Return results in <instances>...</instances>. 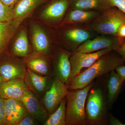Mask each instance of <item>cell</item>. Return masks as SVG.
Instances as JSON below:
<instances>
[{"label":"cell","instance_id":"obj_27","mask_svg":"<svg viewBox=\"0 0 125 125\" xmlns=\"http://www.w3.org/2000/svg\"><path fill=\"white\" fill-rule=\"evenodd\" d=\"M112 7H115L125 13V0H109Z\"/></svg>","mask_w":125,"mask_h":125},{"label":"cell","instance_id":"obj_29","mask_svg":"<svg viewBox=\"0 0 125 125\" xmlns=\"http://www.w3.org/2000/svg\"><path fill=\"white\" fill-rule=\"evenodd\" d=\"M116 36L122 41L125 38V24H122L118 28L116 33Z\"/></svg>","mask_w":125,"mask_h":125},{"label":"cell","instance_id":"obj_13","mask_svg":"<svg viewBox=\"0 0 125 125\" xmlns=\"http://www.w3.org/2000/svg\"><path fill=\"white\" fill-rule=\"evenodd\" d=\"M30 34L33 51L52 55L54 48L46 32L42 26L37 23H32L30 26Z\"/></svg>","mask_w":125,"mask_h":125},{"label":"cell","instance_id":"obj_11","mask_svg":"<svg viewBox=\"0 0 125 125\" xmlns=\"http://www.w3.org/2000/svg\"><path fill=\"white\" fill-rule=\"evenodd\" d=\"M70 26L64 31L62 36L67 47L66 50L73 52L87 40L93 38L94 32L86 26Z\"/></svg>","mask_w":125,"mask_h":125},{"label":"cell","instance_id":"obj_22","mask_svg":"<svg viewBox=\"0 0 125 125\" xmlns=\"http://www.w3.org/2000/svg\"><path fill=\"white\" fill-rule=\"evenodd\" d=\"M125 83L115 70L110 72L107 83V98L108 109L111 108Z\"/></svg>","mask_w":125,"mask_h":125},{"label":"cell","instance_id":"obj_7","mask_svg":"<svg viewBox=\"0 0 125 125\" xmlns=\"http://www.w3.org/2000/svg\"><path fill=\"white\" fill-rule=\"evenodd\" d=\"M72 53L62 48L58 47L53 48L52 54V76L66 85L70 75V58Z\"/></svg>","mask_w":125,"mask_h":125},{"label":"cell","instance_id":"obj_21","mask_svg":"<svg viewBox=\"0 0 125 125\" xmlns=\"http://www.w3.org/2000/svg\"><path fill=\"white\" fill-rule=\"evenodd\" d=\"M49 0H19L13 9L14 19L22 23L34 11Z\"/></svg>","mask_w":125,"mask_h":125},{"label":"cell","instance_id":"obj_24","mask_svg":"<svg viewBox=\"0 0 125 125\" xmlns=\"http://www.w3.org/2000/svg\"><path fill=\"white\" fill-rule=\"evenodd\" d=\"M66 97L62 99L57 109L51 115L43 125H66Z\"/></svg>","mask_w":125,"mask_h":125},{"label":"cell","instance_id":"obj_4","mask_svg":"<svg viewBox=\"0 0 125 125\" xmlns=\"http://www.w3.org/2000/svg\"><path fill=\"white\" fill-rule=\"evenodd\" d=\"M123 24H125V13L116 7H112L102 11L86 27L102 35L116 36L118 28Z\"/></svg>","mask_w":125,"mask_h":125},{"label":"cell","instance_id":"obj_25","mask_svg":"<svg viewBox=\"0 0 125 125\" xmlns=\"http://www.w3.org/2000/svg\"><path fill=\"white\" fill-rule=\"evenodd\" d=\"M13 19V9L7 7L0 0V22H8Z\"/></svg>","mask_w":125,"mask_h":125},{"label":"cell","instance_id":"obj_15","mask_svg":"<svg viewBox=\"0 0 125 125\" xmlns=\"http://www.w3.org/2000/svg\"><path fill=\"white\" fill-rule=\"evenodd\" d=\"M13 37V40H10L8 48L9 54L24 58L32 52L27 30L24 28H19Z\"/></svg>","mask_w":125,"mask_h":125},{"label":"cell","instance_id":"obj_16","mask_svg":"<svg viewBox=\"0 0 125 125\" xmlns=\"http://www.w3.org/2000/svg\"><path fill=\"white\" fill-rule=\"evenodd\" d=\"M20 100L28 113L36 118L41 125H43L50 115L44 106L42 99L28 90Z\"/></svg>","mask_w":125,"mask_h":125},{"label":"cell","instance_id":"obj_32","mask_svg":"<svg viewBox=\"0 0 125 125\" xmlns=\"http://www.w3.org/2000/svg\"><path fill=\"white\" fill-rule=\"evenodd\" d=\"M115 51L117 52L125 61V41Z\"/></svg>","mask_w":125,"mask_h":125},{"label":"cell","instance_id":"obj_26","mask_svg":"<svg viewBox=\"0 0 125 125\" xmlns=\"http://www.w3.org/2000/svg\"><path fill=\"white\" fill-rule=\"evenodd\" d=\"M40 123L31 114H28L18 123V125H36Z\"/></svg>","mask_w":125,"mask_h":125},{"label":"cell","instance_id":"obj_23","mask_svg":"<svg viewBox=\"0 0 125 125\" xmlns=\"http://www.w3.org/2000/svg\"><path fill=\"white\" fill-rule=\"evenodd\" d=\"M71 10L102 11L112 7L109 0H71Z\"/></svg>","mask_w":125,"mask_h":125},{"label":"cell","instance_id":"obj_8","mask_svg":"<svg viewBox=\"0 0 125 125\" xmlns=\"http://www.w3.org/2000/svg\"><path fill=\"white\" fill-rule=\"evenodd\" d=\"M71 0H51L40 13L41 20L52 26L61 24Z\"/></svg>","mask_w":125,"mask_h":125},{"label":"cell","instance_id":"obj_10","mask_svg":"<svg viewBox=\"0 0 125 125\" xmlns=\"http://www.w3.org/2000/svg\"><path fill=\"white\" fill-rule=\"evenodd\" d=\"M67 85L58 79L54 78L51 87L42 99L43 104L49 115L57 109L68 93Z\"/></svg>","mask_w":125,"mask_h":125},{"label":"cell","instance_id":"obj_1","mask_svg":"<svg viewBox=\"0 0 125 125\" xmlns=\"http://www.w3.org/2000/svg\"><path fill=\"white\" fill-rule=\"evenodd\" d=\"M125 62V60L115 51L104 54L91 66L83 69L73 78L67 85L68 90L83 88L96 78L115 70Z\"/></svg>","mask_w":125,"mask_h":125},{"label":"cell","instance_id":"obj_9","mask_svg":"<svg viewBox=\"0 0 125 125\" xmlns=\"http://www.w3.org/2000/svg\"><path fill=\"white\" fill-rule=\"evenodd\" d=\"M124 42L116 36L103 35L87 40L76 51L91 53L106 49H111L115 51Z\"/></svg>","mask_w":125,"mask_h":125},{"label":"cell","instance_id":"obj_5","mask_svg":"<svg viewBox=\"0 0 125 125\" xmlns=\"http://www.w3.org/2000/svg\"><path fill=\"white\" fill-rule=\"evenodd\" d=\"M27 69L23 58L12 55L8 52L0 57V75L4 81L24 79Z\"/></svg>","mask_w":125,"mask_h":125},{"label":"cell","instance_id":"obj_18","mask_svg":"<svg viewBox=\"0 0 125 125\" xmlns=\"http://www.w3.org/2000/svg\"><path fill=\"white\" fill-rule=\"evenodd\" d=\"M28 90L23 79L16 78L0 84V96L5 99H21Z\"/></svg>","mask_w":125,"mask_h":125},{"label":"cell","instance_id":"obj_2","mask_svg":"<svg viewBox=\"0 0 125 125\" xmlns=\"http://www.w3.org/2000/svg\"><path fill=\"white\" fill-rule=\"evenodd\" d=\"M85 108L88 125L108 124L107 91L102 86L94 84L88 94Z\"/></svg>","mask_w":125,"mask_h":125},{"label":"cell","instance_id":"obj_19","mask_svg":"<svg viewBox=\"0 0 125 125\" xmlns=\"http://www.w3.org/2000/svg\"><path fill=\"white\" fill-rule=\"evenodd\" d=\"M102 11L71 10L65 16L61 25L86 27L100 15Z\"/></svg>","mask_w":125,"mask_h":125},{"label":"cell","instance_id":"obj_30","mask_svg":"<svg viewBox=\"0 0 125 125\" xmlns=\"http://www.w3.org/2000/svg\"><path fill=\"white\" fill-rule=\"evenodd\" d=\"M115 70L120 75L123 81L125 82V65H121L118 66Z\"/></svg>","mask_w":125,"mask_h":125},{"label":"cell","instance_id":"obj_31","mask_svg":"<svg viewBox=\"0 0 125 125\" xmlns=\"http://www.w3.org/2000/svg\"><path fill=\"white\" fill-rule=\"evenodd\" d=\"M7 7L13 9L16 3L19 0H0Z\"/></svg>","mask_w":125,"mask_h":125},{"label":"cell","instance_id":"obj_28","mask_svg":"<svg viewBox=\"0 0 125 125\" xmlns=\"http://www.w3.org/2000/svg\"><path fill=\"white\" fill-rule=\"evenodd\" d=\"M0 125H5V99L0 96Z\"/></svg>","mask_w":125,"mask_h":125},{"label":"cell","instance_id":"obj_20","mask_svg":"<svg viewBox=\"0 0 125 125\" xmlns=\"http://www.w3.org/2000/svg\"><path fill=\"white\" fill-rule=\"evenodd\" d=\"M21 23L14 19L8 22H0V57L8 52L10 40Z\"/></svg>","mask_w":125,"mask_h":125},{"label":"cell","instance_id":"obj_12","mask_svg":"<svg viewBox=\"0 0 125 125\" xmlns=\"http://www.w3.org/2000/svg\"><path fill=\"white\" fill-rule=\"evenodd\" d=\"M23 59L27 69L34 73L43 76H52V55L33 51Z\"/></svg>","mask_w":125,"mask_h":125},{"label":"cell","instance_id":"obj_3","mask_svg":"<svg viewBox=\"0 0 125 125\" xmlns=\"http://www.w3.org/2000/svg\"><path fill=\"white\" fill-rule=\"evenodd\" d=\"M94 83L82 89L69 90L66 96V125H88L85 103Z\"/></svg>","mask_w":125,"mask_h":125},{"label":"cell","instance_id":"obj_6","mask_svg":"<svg viewBox=\"0 0 125 125\" xmlns=\"http://www.w3.org/2000/svg\"><path fill=\"white\" fill-rule=\"evenodd\" d=\"M112 51H114L111 49H106L91 53L77 51L72 52L70 58V75L67 85L83 69L90 67L102 56Z\"/></svg>","mask_w":125,"mask_h":125},{"label":"cell","instance_id":"obj_33","mask_svg":"<svg viewBox=\"0 0 125 125\" xmlns=\"http://www.w3.org/2000/svg\"><path fill=\"white\" fill-rule=\"evenodd\" d=\"M3 82H4L3 79H2V78H1V76L0 75V84Z\"/></svg>","mask_w":125,"mask_h":125},{"label":"cell","instance_id":"obj_14","mask_svg":"<svg viewBox=\"0 0 125 125\" xmlns=\"http://www.w3.org/2000/svg\"><path fill=\"white\" fill-rule=\"evenodd\" d=\"M54 79L52 76L40 75L28 69L24 79L28 89L41 99L51 87Z\"/></svg>","mask_w":125,"mask_h":125},{"label":"cell","instance_id":"obj_17","mask_svg":"<svg viewBox=\"0 0 125 125\" xmlns=\"http://www.w3.org/2000/svg\"><path fill=\"white\" fill-rule=\"evenodd\" d=\"M5 125H18L28 113L20 99H5Z\"/></svg>","mask_w":125,"mask_h":125}]
</instances>
